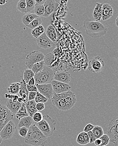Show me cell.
Returning a JSON list of instances; mask_svg holds the SVG:
<instances>
[{
    "instance_id": "cell-1",
    "label": "cell",
    "mask_w": 118,
    "mask_h": 146,
    "mask_svg": "<svg viewBox=\"0 0 118 146\" xmlns=\"http://www.w3.org/2000/svg\"><path fill=\"white\" fill-rule=\"evenodd\" d=\"M51 100L53 105L59 110L65 111L71 109L77 102L76 96L70 90L60 94L54 93Z\"/></svg>"
},
{
    "instance_id": "cell-2",
    "label": "cell",
    "mask_w": 118,
    "mask_h": 146,
    "mask_svg": "<svg viewBox=\"0 0 118 146\" xmlns=\"http://www.w3.org/2000/svg\"><path fill=\"white\" fill-rule=\"evenodd\" d=\"M47 138L39 129L36 124H32L28 129L24 141L28 145L34 146H45Z\"/></svg>"
},
{
    "instance_id": "cell-3",
    "label": "cell",
    "mask_w": 118,
    "mask_h": 146,
    "mask_svg": "<svg viewBox=\"0 0 118 146\" xmlns=\"http://www.w3.org/2000/svg\"><path fill=\"white\" fill-rule=\"evenodd\" d=\"M83 27L86 34L93 38H99L106 35L108 28L99 22L86 19L83 23Z\"/></svg>"
},
{
    "instance_id": "cell-4",
    "label": "cell",
    "mask_w": 118,
    "mask_h": 146,
    "mask_svg": "<svg viewBox=\"0 0 118 146\" xmlns=\"http://www.w3.org/2000/svg\"><path fill=\"white\" fill-rule=\"evenodd\" d=\"M56 120L49 115H45L43 116L42 120L37 123V126L42 133L47 138L53 135L56 129Z\"/></svg>"
},
{
    "instance_id": "cell-5",
    "label": "cell",
    "mask_w": 118,
    "mask_h": 146,
    "mask_svg": "<svg viewBox=\"0 0 118 146\" xmlns=\"http://www.w3.org/2000/svg\"><path fill=\"white\" fill-rule=\"evenodd\" d=\"M54 73L55 72L51 68L45 66L42 71L34 75L35 84H51L54 80Z\"/></svg>"
},
{
    "instance_id": "cell-6",
    "label": "cell",
    "mask_w": 118,
    "mask_h": 146,
    "mask_svg": "<svg viewBox=\"0 0 118 146\" xmlns=\"http://www.w3.org/2000/svg\"><path fill=\"white\" fill-rule=\"evenodd\" d=\"M45 55L39 51H33L28 54L25 60V64L28 69L32 68L34 64L44 60Z\"/></svg>"
},
{
    "instance_id": "cell-7",
    "label": "cell",
    "mask_w": 118,
    "mask_h": 146,
    "mask_svg": "<svg viewBox=\"0 0 118 146\" xmlns=\"http://www.w3.org/2000/svg\"><path fill=\"white\" fill-rule=\"evenodd\" d=\"M118 120L114 118L111 120L109 124L107 134L109 138L110 142L115 146L118 145Z\"/></svg>"
},
{
    "instance_id": "cell-8",
    "label": "cell",
    "mask_w": 118,
    "mask_h": 146,
    "mask_svg": "<svg viewBox=\"0 0 118 146\" xmlns=\"http://www.w3.org/2000/svg\"><path fill=\"white\" fill-rule=\"evenodd\" d=\"M104 67L105 62L103 59L100 56H96L90 60L88 69L93 73H98L103 70Z\"/></svg>"
},
{
    "instance_id": "cell-9",
    "label": "cell",
    "mask_w": 118,
    "mask_h": 146,
    "mask_svg": "<svg viewBox=\"0 0 118 146\" xmlns=\"http://www.w3.org/2000/svg\"><path fill=\"white\" fill-rule=\"evenodd\" d=\"M14 117L13 114L5 105L0 104V131Z\"/></svg>"
},
{
    "instance_id": "cell-10",
    "label": "cell",
    "mask_w": 118,
    "mask_h": 146,
    "mask_svg": "<svg viewBox=\"0 0 118 146\" xmlns=\"http://www.w3.org/2000/svg\"><path fill=\"white\" fill-rule=\"evenodd\" d=\"M16 126L14 121H9L0 131V137L3 140L10 139L14 134Z\"/></svg>"
},
{
    "instance_id": "cell-11",
    "label": "cell",
    "mask_w": 118,
    "mask_h": 146,
    "mask_svg": "<svg viewBox=\"0 0 118 146\" xmlns=\"http://www.w3.org/2000/svg\"><path fill=\"white\" fill-rule=\"evenodd\" d=\"M39 93L47 99H51L54 94L52 87L51 84H35Z\"/></svg>"
},
{
    "instance_id": "cell-12",
    "label": "cell",
    "mask_w": 118,
    "mask_h": 146,
    "mask_svg": "<svg viewBox=\"0 0 118 146\" xmlns=\"http://www.w3.org/2000/svg\"><path fill=\"white\" fill-rule=\"evenodd\" d=\"M59 3L58 1L54 0H46L43 6L45 9V14L44 17H47L50 16L51 14L56 11Z\"/></svg>"
},
{
    "instance_id": "cell-13",
    "label": "cell",
    "mask_w": 118,
    "mask_h": 146,
    "mask_svg": "<svg viewBox=\"0 0 118 146\" xmlns=\"http://www.w3.org/2000/svg\"><path fill=\"white\" fill-rule=\"evenodd\" d=\"M54 92L56 94H60L70 90L71 86L67 84L61 83L53 80L51 83Z\"/></svg>"
},
{
    "instance_id": "cell-14",
    "label": "cell",
    "mask_w": 118,
    "mask_h": 146,
    "mask_svg": "<svg viewBox=\"0 0 118 146\" xmlns=\"http://www.w3.org/2000/svg\"><path fill=\"white\" fill-rule=\"evenodd\" d=\"M37 45L39 47L43 49H47L51 48L54 45V42L47 37L45 33H44L37 39Z\"/></svg>"
},
{
    "instance_id": "cell-15",
    "label": "cell",
    "mask_w": 118,
    "mask_h": 146,
    "mask_svg": "<svg viewBox=\"0 0 118 146\" xmlns=\"http://www.w3.org/2000/svg\"><path fill=\"white\" fill-rule=\"evenodd\" d=\"M54 80L68 84L71 80V76L66 71H58L54 73Z\"/></svg>"
},
{
    "instance_id": "cell-16",
    "label": "cell",
    "mask_w": 118,
    "mask_h": 146,
    "mask_svg": "<svg viewBox=\"0 0 118 146\" xmlns=\"http://www.w3.org/2000/svg\"><path fill=\"white\" fill-rule=\"evenodd\" d=\"M102 19L104 21L109 19L113 15V10L112 7L108 3H104L102 6Z\"/></svg>"
},
{
    "instance_id": "cell-17",
    "label": "cell",
    "mask_w": 118,
    "mask_h": 146,
    "mask_svg": "<svg viewBox=\"0 0 118 146\" xmlns=\"http://www.w3.org/2000/svg\"><path fill=\"white\" fill-rule=\"evenodd\" d=\"M20 84L18 94L23 100V103L26 104L28 101V95L29 92L26 88V84L23 78L21 80Z\"/></svg>"
},
{
    "instance_id": "cell-18",
    "label": "cell",
    "mask_w": 118,
    "mask_h": 146,
    "mask_svg": "<svg viewBox=\"0 0 118 146\" xmlns=\"http://www.w3.org/2000/svg\"><path fill=\"white\" fill-rule=\"evenodd\" d=\"M22 103H20L18 102H14L12 100L9 99L8 101L7 102V106L8 109L13 114H16L18 111L20 109V108L22 106Z\"/></svg>"
},
{
    "instance_id": "cell-19",
    "label": "cell",
    "mask_w": 118,
    "mask_h": 146,
    "mask_svg": "<svg viewBox=\"0 0 118 146\" xmlns=\"http://www.w3.org/2000/svg\"><path fill=\"white\" fill-rule=\"evenodd\" d=\"M45 34L52 42H54L57 41L58 35L55 28L52 25H49L47 28Z\"/></svg>"
},
{
    "instance_id": "cell-20",
    "label": "cell",
    "mask_w": 118,
    "mask_h": 146,
    "mask_svg": "<svg viewBox=\"0 0 118 146\" xmlns=\"http://www.w3.org/2000/svg\"><path fill=\"white\" fill-rule=\"evenodd\" d=\"M37 103L34 100L28 101L25 104L26 108V111L28 113V115L32 117L33 115L37 112L36 109V106Z\"/></svg>"
},
{
    "instance_id": "cell-21",
    "label": "cell",
    "mask_w": 118,
    "mask_h": 146,
    "mask_svg": "<svg viewBox=\"0 0 118 146\" xmlns=\"http://www.w3.org/2000/svg\"><path fill=\"white\" fill-rule=\"evenodd\" d=\"M33 120L32 117L30 116L23 117L19 120V122L18 125V128L22 127H25L29 129L33 123Z\"/></svg>"
},
{
    "instance_id": "cell-22",
    "label": "cell",
    "mask_w": 118,
    "mask_h": 146,
    "mask_svg": "<svg viewBox=\"0 0 118 146\" xmlns=\"http://www.w3.org/2000/svg\"><path fill=\"white\" fill-rule=\"evenodd\" d=\"M102 3H96L93 11V17L96 22H99L102 19Z\"/></svg>"
},
{
    "instance_id": "cell-23",
    "label": "cell",
    "mask_w": 118,
    "mask_h": 146,
    "mask_svg": "<svg viewBox=\"0 0 118 146\" xmlns=\"http://www.w3.org/2000/svg\"><path fill=\"white\" fill-rule=\"evenodd\" d=\"M38 17L34 14H26L22 17V22L24 25L26 26L29 25L34 19Z\"/></svg>"
},
{
    "instance_id": "cell-24",
    "label": "cell",
    "mask_w": 118,
    "mask_h": 146,
    "mask_svg": "<svg viewBox=\"0 0 118 146\" xmlns=\"http://www.w3.org/2000/svg\"><path fill=\"white\" fill-rule=\"evenodd\" d=\"M16 115V118L19 120L22 118L23 117L29 116L27 111H26L25 103H22L20 109L18 110Z\"/></svg>"
},
{
    "instance_id": "cell-25",
    "label": "cell",
    "mask_w": 118,
    "mask_h": 146,
    "mask_svg": "<svg viewBox=\"0 0 118 146\" xmlns=\"http://www.w3.org/2000/svg\"><path fill=\"white\" fill-rule=\"evenodd\" d=\"M20 85V83H15L11 84L7 88L8 92L10 94H17L19 92Z\"/></svg>"
},
{
    "instance_id": "cell-26",
    "label": "cell",
    "mask_w": 118,
    "mask_h": 146,
    "mask_svg": "<svg viewBox=\"0 0 118 146\" xmlns=\"http://www.w3.org/2000/svg\"><path fill=\"white\" fill-rule=\"evenodd\" d=\"M54 60V56L52 53H50L45 56L44 61L45 65L47 67H50Z\"/></svg>"
},
{
    "instance_id": "cell-27",
    "label": "cell",
    "mask_w": 118,
    "mask_h": 146,
    "mask_svg": "<svg viewBox=\"0 0 118 146\" xmlns=\"http://www.w3.org/2000/svg\"><path fill=\"white\" fill-rule=\"evenodd\" d=\"M44 33H45V28L44 27L41 25L32 30L31 34L34 38L37 39Z\"/></svg>"
},
{
    "instance_id": "cell-28",
    "label": "cell",
    "mask_w": 118,
    "mask_h": 146,
    "mask_svg": "<svg viewBox=\"0 0 118 146\" xmlns=\"http://www.w3.org/2000/svg\"><path fill=\"white\" fill-rule=\"evenodd\" d=\"M45 65L44 61H43L34 64L32 66L31 70L34 74H36V73L40 72L42 71L45 68Z\"/></svg>"
},
{
    "instance_id": "cell-29",
    "label": "cell",
    "mask_w": 118,
    "mask_h": 146,
    "mask_svg": "<svg viewBox=\"0 0 118 146\" xmlns=\"http://www.w3.org/2000/svg\"><path fill=\"white\" fill-rule=\"evenodd\" d=\"M42 19L39 17H38L34 19L29 25L26 26L30 29H33L37 28L38 27L42 25Z\"/></svg>"
},
{
    "instance_id": "cell-30",
    "label": "cell",
    "mask_w": 118,
    "mask_h": 146,
    "mask_svg": "<svg viewBox=\"0 0 118 146\" xmlns=\"http://www.w3.org/2000/svg\"><path fill=\"white\" fill-rule=\"evenodd\" d=\"M34 75L35 74L32 72L31 70L28 69L25 70L24 73L23 79L24 80L26 84H28V82L31 79L34 77Z\"/></svg>"
},
{
    "instance_id": "cell-31",
    "label": "cell",
    "mask_w": 118,
    "mask_h": 146,
    "mask_svg": "<svg viewBox=\"0 0 118 146\" xmlns=\"http://www.w3.org/2000/svg\"><path fill=\"white\" fill-rule=\"evenodd\" d=\"M92 131L96 139H99L104 134L103 129L100 126H94Z\"/></svg>"
},
{
    "instance_id": "cell-32",
    "label": "cell",
    "mask_w": 118,
    "mask_h": 146,
    "mask_svg": "<svg viewBox=\"0 0 118 146\" xmlns=\"http://www.w3.org/2000/svg\"><path fill=\"white\" fill-rule=\"evenodd\" d=\"M34 13L38 17L44 16L45 14V9L43 5L35 6L34 9Z\"/></svg>"
},
{
    "instance_id": "cell-33",
    "label": "cell",
    "mask_w": 118,
    "mask_h": 146,
    "mask_svg": "<svg viewBox=\"0 0 118 146\" xmlns=\"http://www.w3.org/2000/svg\"><path fill=\"white\" fill-rule=\"evenodd\" d=\"M16 9L22 13H26V0H20L18 2Z\"/></svg>"
},
{
    "instance_id": "cell-34",
    "label": "cell",
    "mask_w": 118,
    "mask_h": 146,
    "mask_svg": "<svg viewBox=\"0 0 118 146\" xmlns=\"http://www.w3.org/2000/svg\"><path fill=\"white\" fill-rule=\"evenodd\" d=\"M26 13L30 12L34 10L35 7V0H26Z\"/></svg>"
},
{
    "instance_id": "cell-35",
    "label": "cell",
    "mask_w": 118,
    "mask_h": 146,
    "mask_svg": "<svg viewBox=\"0 0 118 146\" xmlns=\"http://www.w3.org/2000/svg\"><path fill=\"white\" fill-rule=\"evenodd\" d=\"M48 99L45 97V96H43L42 94L39 93V92L36 93V97H35V99H34V101L36 103H46L48 101Z\"/></svg>"
},
{
    "instance_id": "cell-36",
    "label": "cell",
    "mask_w": 118,
    "mask_h": 146,
    "mask_svg": "<svg viewBox=\"0 0 118 146\" xmlns=\"http://www.w3.org/2000/svg\"><path fill=\"white\" fill-rule=\"evenodd\" d=\"M101 141V145L100 146H106L110 142L109 138L107 134H104L99 138Z\"/></svg>"
},
{
    "instance_id": "cell-37",
    "label": "cell",
    "mask_w": 118,
    "mask_h": 146,
    "mask_svg": "<svg viewBox=\"0 0 118 146\" xmlns=\"http://www.w3.org/2000/svg\"><path fill=\"white\" fill-rule=\"evenodd\" d=\"M76 142L79 145H81L83 146H85L87 145L85 143V141L84 137H83V132L80 133L76 139Z\"/></svg>"
},
{
    "instance_id": "cell-38",
    "label": "cell",
    "mask_w": 118,
    "mask_h": 146,
    "mask_svg": "<svg viewBox=\"0 0 118 146\" xmlns=\"http://www.w3.org/2000/svg\"><path fill=\"white\" fill-rule=\"evenodd\" d=\"M43 116L42 113L39 112H36L33 115L32 117V119L34 122L38 123L40 122L43 119Z\"/></svg>"
},
{
    "instance_id": "cell-39",
    "label": "cell",
    "mask_w": 118,
    "mask_h": 146,
    "mask_svg": "<svg viewBox=\"0 0 118 146\" xmlns=\"http://www.w3.org/2000/svg\"><path fill=\"white\" fill-rule=\"evenodd\" d=\"M28 129L25 127H22L18 128V133L20 136L25 138L27 135Z\"/></svg>"
},
{
    "instance_id": "cell-40",
    "label": "cell",
    "mask_w": 118,
    "mask_h": 146,
    "mask_svg": "<svg viewBox=\"0 0 118 146\" xmlns=\"http://www.w3.org/2000/svg\"><path fill=\"white\" fill-rule=\"evenodd\" d=\"M5 98H9L10 100H12V101L14 102H16L17 101L18 99L19 96L17 95H12L10 94H5Z\"/></svg>"
},
{
    "instance_id": "cell-41",
    "label": "cell",
    "mask_w": 118,
    "mask_h": 146,
    "mask_svg": "<svg viewBox=\"0 0 118 146\" xmlns=\"http://www.w3.org/2000/svg\"><path fill=\"white\" fill-rule=\"evenodd\" d=\"M94 125H93L91 124L90 123H88L85 127L84 129H83V132H84L87 133L93 130V128H94Z\"/></svg>"
},
{
    "instance_id": "cell-42",
    "label": "cell",
    "mask_w": 118,
    "mask_h": 146,
    "mask_svg": "<svg viewBox=\"0 0 118 146\" xmlns=\"http://www.w3.org/2000/svg\"><path fill=\"white\" fill-rule=\"evenodd\" d=\"M26 88L29 92H37L38 89L37 88L36 85L29 86L26 84Z\"/></svg>"
},
{
    "instance_id": "cell-43",
    "label": "cell",
    "mask_w": 118,
    "mask_h": 146,
    "mask_svg": "<svg viewBox=\"0 0 118 146\" xmlns=\"http://www.w3.org/2000/svg\"><path fill=\"white\" fill-rule=\"evenodd\" d=\"M87 134H88L89 139V143L91 144V143H93V142H94V141L96 139L95 136H94V134H93L92 131L87 133Z\"/></svg>"
},
{
    "instance_id": "cell-44",
    "label": "cell",
    "mask_w": 118,
    "mask_h": 146,
    "mask_svg": "<svg viewBox=\"0 0 118 146\" xmlns=\"http://www.w3.org/2000/svg\"><path fill=\"white\" fill-rule=\"evenodd\" d=\"M36 93L35 92H29L28 95V101L34 100L36 96Z\"/></svg>"
},
{
    "instance_id": "cell-45",
    "label": "cell",
    "mask_w": 118,
    "mask_h": 146,
    "mask_svg": "<svg viewBox=\"0 0 118 146\" xmlns=\"http://www.w3.org/2000/svg\"><path fill=\"white\" fill-rule=\"evenodd\" d=\"M36 109L37 111H41L44 110L45 108V104L44 103H39L36 104Z\"/></svg>"
},
{
    "instance_id": "cell-46",
    "label": "cell",
    "mask_w": 118,
    "mask_h": 146,
    "mask_svg": "<svg viewBox=\"0 0 118 146\" xmlns=\"http://www.w3.org/2000/svg\"><path fill=\"white\" fill-rule=\"evenodd\" d=\"M83 137H84L85 143H86V144L87 145V144L89 143L90 142L89 139L88 134H87V133H86L84 132H83Z\"/></svg>"
},
{
    "instance_id": "cell-47",
    "label": "cell",
    "mask_w": 118,
    "mask_h": 146,
    "mask_svg": "<svg viewBox=\"0 0 118 146\" xmlns=\"http://www.w3.org/2000/svg\"><path fill=\"white\" fill-rule=\"evenodd\" d=\"M46 0H35V6L43 5Z\"/></svg>"
},
{
    "instance_id": "cell-48",
    "label": "cell",
    "mask_w": 118,
    "mask_h": 146,
    "mask_svg": "<svg viewBox=\"0 0 118 146\" xmlns=\"http://www.w3.org/2000/svg\"><path fill=\"white\" fill-rule=\"evenodd\" d=\"M28 84V85L29 86L35 85V82L34 78H32L31 79L29 80V81L28 82V84Z\"/></svg>"
},
{
    "instance_id": "cell-49",
    "label": "cell",
    "mask_w": 118,
    "mask_h": 146,
    "mask_svg": "<svg viewBox=\"0 0 118 146\" xmlns=\"http://www.w3.org/2000/svg\"><path fill=\"white\" fill-rule=\"evenodd\" d=\"M94 142H95V144L96 146H101V140L100 139H96L95 140V141H94Z\"/></svg>"
},
{
    "instance_id": "cell-50",
    "label": "cell",
    "mask_w": 118,
    "mask_h": 146,
    "mask_svg": "<svg viewBox=\"0 0 118 146\" xmlns=\"http://www.w3.org/2000/svg\"><path fill=\"white\" fill-rule=\"evenodd\" d=\"M7 0H0V5H3L7 2Z\"/></svg>"
},
{
    "instance_id": "cell-51",
    "label": "cell",
    "mask_w": 118,
    "mask_h": 146,
    "mask_svg": "<svg viewBox=\"0 0 118 146\" xmlns=\"http://www.w3.org/2000/svg\"><path fill=\"white\" fill-rule=\"evenodd\" d=\"M17 101L18 102H20V103H23V100L22 98V97H18V99Z\"/></svg>"
},
{
    "instance_id": "cell-52",
    "label": "cell",
    "mask_w": 118,
    "mask_h": 146,
    "mask_svg": "<svg viewBox=\"0 0 118 146\" xmlns=\"http://www.w3.org/2000/svg\"><path fill=\"white\" fill-rule=\"evenodd\" d=\"M118 17H117V19H116V25H117V27H118Z\"/></svg>"
},
{
    "instance_id": "cell-53",
    "label": "cell",
    "mask_w": 118,
    "mask_h": 146,
    "mask_svg": "<svg viewBox=\"0 0 118 146\" xmlns=\"http://www.w3.org/2000/svg\"><path fill=\"white\" fill-rule=\"evenodd\" d=\"M2 141V139L1 138V137H0V145H1V143Z\"/></svg>"
}]
</instances>
